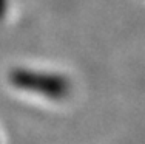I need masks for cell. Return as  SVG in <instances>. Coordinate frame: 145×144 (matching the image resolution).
Returning <instances> with one entry per match:
<instances>
[{"label": "cell", "mask_w": 145, "mask_h": 144, "mask_svg": "<svg viewBox=\"0 0 145 144\" xmlns=\"http://www.w3.org/2000/svg\"><path fill=\"white\" fill-rule=\"evenodd\" d=\"M6 85L20 99L45 107L60 104L68 96V81L46 65H16L6 73Z\"/></svg>", "instance_id": "cell-1"}, {"label": "cell", "mask_w": 145, "mask_h": 144, "mask_svg": "<svg viewBox=\"0 0 145 144\" xmlns=\"http://www.w3.org/2000/svg\"><path fill=\"white\" fill-rule=\"evenodd\" d=\"M9 9V0H0V22L6 17Z\"/></svg>", "instance_id": "cell-2"}, {"label": "cell", "mask_w": 145, "mask_h": 144, "mask_svg": "<svg viewBox=\"0 0 145 144\" xmlns=\"http://www.w3.org/2000/svg\"><path fill=\"white\" fill-rule=\"evenodd\" d=\"M0 144H5V136H3L2 130H0Z\"/></svg>", "instance_id": "cell-3"}]
</instances>
